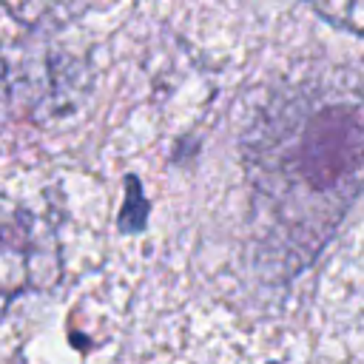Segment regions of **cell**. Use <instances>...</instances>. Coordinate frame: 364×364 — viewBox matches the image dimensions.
Segmentation results:
<instances>
[{
	"label": "cell",
	"instance_id": "cell-1",
	"mask_svg": "<svg viewBox=\"0 0 364 364\" xmlns=\"http://www.w3.org/2000/svg\"><path fill=\"white\" fill-rule=\"evenodd\" d=\"M245 165L259 236L284 273H299L364 185V91L350 77L284 91L259 117Z\"/></svg>",
	"mask_w": 364,
	"mask_h": 364
},
{
	"label": "cell",
	"instance_id": "cell-2",
	"mask_svg": "<svg viewBox=\"0 0 364 364\" xmlns=\"http://www.w3.org/2000/svg\"><path fill=\"white\" fill-rule=\"evenodd\" d=\"M60 279V250L48 225L0 193V318L23 293Z\"/></svg>",
	"mask_w": 364,
	"mask_h": 364
},
{
	"label": "cell",
	"instance_id": "cell-3",
	"mask_svg": "<svg viewBox=\"0 0 364 364\" xmlns=\"http://www.w3.org/2000/svg\"><path fill=\"white\" fill-rule=\"evenodd\" d=\"M310 6L330 26L364 37V0H310Z\"/></svg>",
	"mask_w": 364,
	"mask_h": 364
},
{
	"label": "cell",
	"instance_id": "cell-4",
	"mask_svg": "<svg viewBox=\"0 0 364 364\" xmlns=\"http://www.w3.org/2000/svg\"><path fill=\"white\" fill-rule=\"evenodd\" d=\"M125 202H122V210H119V230L122 233H142L145 225H148V199L142 196L139 191V179L136 176H125Z\"/></svg>",
	"mask_w": 364,
	"mask_h": 364
},
{
	"label": "cell",
	"instance_id": "cell-5",
	"mask_svg": "<svg viewBox=\"0 0 364 364\" xmlns=\"http://www.w3.org/2000/svg\"><path fill=\"white\" fill-rule=\"evenodd\" d=\"M60 0H0V6L11 14V20H17L20 26H34L40 23Z\"/></svg>",
	"mask_w": 364,
	"mask_h": 364
}]
</instances>
